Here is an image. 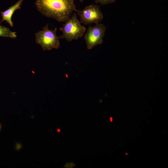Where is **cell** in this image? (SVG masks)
<instances>
[{
	"label": "cell",
	"instance_id": "6da1fadb",
	"mask_svg": "<svg viewBox=\"0 0 168 168\" xmlns=\"http://www.w3.org/2000/svg\"><path fill=\"white\" fill-rule=\"evenodd\" d=\"M38 11L44 16L65 22L77 10L74 0H36Z\"/></svg>",
	"mask_w": 168,
	"mask_h": 168
},
{
	"label": "cell",
	"instance_id": "7a4b0ae2",
	"mask_svg": "<svg viewBox=\"0 0 168 168\" xmlns=\"http://www.w3.org/2000/svg\"><path fill=\"white\" fill-rule=\"evenodd\" d=\"M59 28L62 35L59 39H64L70 42L82 37L86 30L85 27L82 25L76 13H74Z\"/></svg>",
	"mask_w": 168,
	"mask_h": 168
},
{
	"label": "cell",
	"instance_id": "3957f363",
	"mask_svg": "<svg viewBox=\"0 0 168 168\" xmlns=\"http://www.w3.org/2000/svg\"><path fill=\"white\" fill-rule=\"evenodd\" d=\"M57 28L50 30L46 24L42 30L35 34V41L39 44L44 50H49L53 49H57L60 46L58 37L56 35Z\"/></svg>",
	"mask_w": 168,
	"mask_h": 168
},
{
	"label": "cell",
	"instance_id": "277c9868",
	"mask_svg": "<svg viewBox=\"0 0 168 168\" xmlns=\"http://www.w3.org/2000/svg\"><path fill=\"white\" fill-rule=\"evenodd\" d=\"M106 30L104 24L97 23L95 25L90 26L85 33L84 39L88 49H91L94 47L101 44Z\"/></svg>",
	"mask_w": 168,
	"mask_h": 168
},
{
	"label": "cell",
	"instance_id": "5b68a950",
	"mask_svg": "<svg viewBox=\"0 0 168 168\" xmlns=\"http://www.w3.org/2000/svg\"><path fill=\"white\" fill-rule=\"evenodd\" d=\"M80 18V22L85 25L96 24L101 21L103 15L100 7L97 5H90L82 10L76 11Z\"/></svg>",
	"mask_w": 168,
	"mask_h": 168
},
{
	"label": "cell",
	"instance_id": "8992f818",
	"mask_svg": "<svg viewBox=\"0 0 168 168\" xmlns=\"http://www.w3.org/2000/svg\"><path fill=\"white\" fill-rule=\"evenodd\" d=\"M23 1V0H19L15 4L6 10L1 12L2 19L0 22V24L5 21L11 27L13 26V23L12 20V15L16 10L20 9Z\"/></svg>",
	"mask_w": 168,
	"mask_h": 168
},
{
	"label": "cell",
	"instance_id": "52a82bcc",
	"mask_svg": "<svg viewBox=\"0 0 168 168\" xmlns=\"http://www.w3.org/2000/svg\"><path fill=\"white\" fill-rule=\"evenodd\" d=\"M0 36L15 38L17 35L16 32L12 31L8 28L0 25Z\"/></svg>",
	"mask_w": 168,
	"mask_h": 168
},
{
	"label": "cell",
	"instance_id": "ba28073f",
	"mask_svg": "<svg viewBox=\"0 0 168 168\" xmlns=\"http://www.w3.org/2000/svg\"><path fill=\"white\" fill-rule=\"evenodd\" d=\"M96 3H100L102 5H105L114 3L116 0H94Z\"/></svg>",
	"mask_w": 168,
	"mask_h": 168
},
{
	"label": "cell",
	"instance_id": "9c48e42d",
	"mask_svg": "<svg viewBox=\"0 0 168 168\" xmlns=\"http://www.w3.org/2000/svg\"><path fill=\"white\" fill-rule=\"evenodd\" d=\"M75 166V165L74 163L71 162L66 164L64 166L65 168H72L73 166Z\"/></svg>",
	"mask_w": 168,
	"mask_h": 168
},
{
	"label": "cell",
	"instance_id": "30bf717a",
	"mask_svg": "<svg viewBox=\"0 0 168 168\" xmlns=\"http://www.w3.org/2000/svg\"><path fill=\"white\" fill-rule=\"evenodd\" d=\"M110 121L111 122H112V117H111L110 118Z\"/></svg>",
	"mask_w": 168,
	"mask_h": 168
},
{
	"label": "cell",
	"instance_id": "8fae6325",
	"mask_svg": "<svg viewBox=\"0 0 168 168\" xmlns=\"http://www.w3.org/2000/svg\"><path fill=\"white\" fill-rule=\"evenodd\" d=\"M78 0V1L81 2H82L83 1V0Z\"/></svg>",
	"mask_w": 168,
	"mask_h": 168
},
{
	"label": "cell",
	"instance_id": "7c38bea8",
	"mask_svg": "<svg viewBox=\"0 0 168 168\" xmlns=\"http://www.w3.org/2000/svg\"><path fill=\"white\" fill-rule=\"evenodd\" d=\"M1 125L0 124V131L1 130Z\"/></svg>",
	"mask_w": 168,
	"mask_h": 168
},
{
	"label": "cell",
	"instance_id": "4fadbf2b",
	"mask_svg": "<svg viewBox=\"0 0 168 168\" xmlns=\"http://www.w3.org/2000/svg\"><path fill=\"white\" fill-rule=\"evenodd\" d=\"M58 131L59 132L60 131V130L59 129H58Z\"/></svg>",
	"mask_w": 168,
	"mask_h": 168
}]
</instances>
